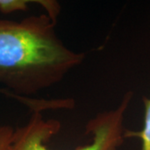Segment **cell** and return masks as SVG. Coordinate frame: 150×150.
<instances>
[{
    "mask_svg": "<svg viewBox=\"0 0 150 150\" xmlns=\"http://www.w3.org/2000/svg\"><path fill=\"white\" fill-rule=\"evenodd\" d=\"M144 127L140 131L125 130V138H139L142 142V149L150 150V98H144Z\"/></svg>",
    "mask_w": 150,
    "mask_h": 150,
    "instance_id": "3",
    "label": "cell"
},
{
    "mask_svg": "<svg viewBox=\"0 0 150 150\" xmlns=\"http://www.w3.org/2000/svg\"><path fill=\"white\" fill-rule=\"evenodd\" d=\"M30 2L27 0H0V12L11 13L17 11H27L28 4Z\"/></svg>",
    "mask_w": 150,
    "mask_h": 150,
    "instance_id": "4",
    "label": "cell"
},
{
    "mask_svg": "<svg viewBox=\"0 0 150 150\" xmlns=\"http://www.w3.org/2000/svg\"><path fill=\"white\" fill-rule=\"evenodd\" d=\"M35 3H38V4L43 7L47 12L48 15L51 19H53L54 22H56L58 15L60 12V6L56 1H50V0H38L34 1Z\"/></svg>",
    "mask_w": 150,
    "mask_h": 150,
    "instance_id": "6",
    "label": "cell"
},
{
    "mask_svg": "<svg viewBox=\"0 0 150 150\" xmlns=\"http://www.w3.org/2000/svg\"><path fill=\"white\" fill-rule=\"evenodd\" d=\"M132 98L133 93L128 92L118 107L91 118L85 129L86 134H92L91 142L75 150L118 149L125 139L123 119ZM60 127L58 120H45L41 112H33L28 122L14 130L8 150H52L48 149L47 143L59 133Z\"/></svg>",
    "mask_w": 150,
    "mask_h": 150,
    "instance_id": "2",
    "label": "cell"
},
{
    "mask_svg": "<svg viewBox=\"0 0 150 150\" xmlns=\"http://www.w3.org/2000/svg\"><path fill=\"white\" fill-rule=\"evenodd\" d=\"M7 89L0 88V93L5 94ZM14 129L10 126H0V150H8L13 138Z\"/></svg>",
    "mask_w": 150,
    "mask_h": 150,
    "instance_id": "5",
    "label": "cell"
},
{
    "mask_svg": "<svg viewBox=\"0 0 150 150\" xmlns=\"http://www.w3.org/2000/svg\"><path fill=\"white\" fill-rule=\"evenodd\" d=\"M47 14L0 19V83L27 97L59 83L85 55L67 48Z\"/></svg>",
    "mask_w": 150,
    "mask_h": 150,
    "instance_id": "1",
    "label": "cell"
}]
</instances>
